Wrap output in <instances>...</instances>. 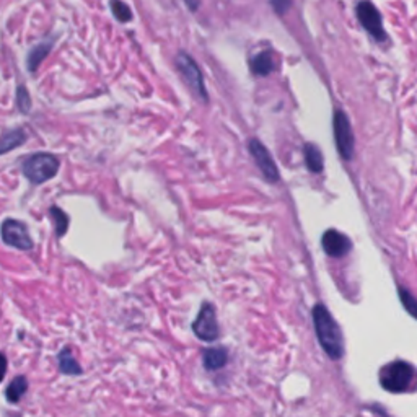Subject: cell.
I'll return each mask as SVG.
<instances>
[{
  "label": "cell",
  "instance_id": "603a6c76",
  "mask_svg": "<svg viewBox=\"0 0 417 417\" xmlns=\"http://www.w3.org/2000/svg\"><path fill=\"white\" fill-rule=\"evenodd\" d=\"M5 371H7V359H5L4 354H0V381L4 380Z\"/></svg>",
  "mask_w": 417,
  "mask_h": 417
},
{
  "label": "cell",
  "instance_id": "5b68a950",
  "mask_svg": "<svg viewBox=\"0 0 417 417\" xmlns=\"http://www.w3.org/2000/svg\"><path fill=\"white\" fill-rule=\"evenodd\" d=\"M177 65L181 75L184 77L186 83L189 85L194 95H198L204 103L207 102V92H205V87H204L203 74H200L198 64L194 62L193 57L188 56L186 53H179L177 57Z\"/></svg>",
  "mask_w": 417,
  "mask_h": 417
},
{
  "label": "cell",
  "instance_id": "ffe728a7",
  "mask_svg": "<svg viewBox=\"0 0 417 417\" xmlns=\"http://www.w3.org/2000/svg\"><path fill=\"white\" fill-rule=\"evenodd\" d=\"M17 104H18V109L22 113H28L29 108H32V98H29L27 88H25L23 85H20V87H18Z\"/></svg>",
  "mask_w": 417,
  "mask_h": 417
},
{
  "label": "cell",
  "instance_id": "8992f818",
  "mask_svg": "<svg viewBox=\"0 0 417 417\" xmlns=\"http://www.w3.org/2000/svg\"><path fill=\"white\" fill-rule=\"evenodd\" d=\"M193 331L200 341L204 343H212L219 338L220 329L217 323V315H215L214 306L210 303H204L200 308L198 318L193 323Z\"/></svg>",
  "mask_w": 417,
  "mask_h": 417
},
{
  "label": "cell",
  "instance_id": "6da1fadb",
  "mask_svg": "<svg viewBox=\"0 0 417 417\" xmlns=\"http://www.w3.org/2000/svg\"><path fill=\"white\" fill-rule=\"evenodd\" d=\"M313 323L321 348L331 359L339 360L344 355L343 333L324 305L318 303L313 308Z\"/></svg>",
  "mask_w": 417,
  "mask_h": 417
},
{
  "label": "cell",
  "instance_id": "30bf717a",
  "mask_svg": "<svg viewBox=\"0 0 417 417\" xmlns=\"http://www.w3.org/2000/svg\"><path fill=\"white\" fill-rule=\"evenodd\" d=\"M321 245H323L324 253L331 256V258H343L353 249V243L346 237L344 233L338 232V230H328L321 238Z\"/></svg>",
  "mask_w": 417,
  "mask_h": 417
},
{
  "label": "cell",
  "instance_id": "2e32d148",
  "mask_svg": "<svg viewBox=\"0 0 417 417\" xmlns=\"http://www.w3.org/2000/svg\"><path fill=\"white\" fill-rule=\"evenodd\" d=\"M51 48H53V43H43L39 44V46L32 49V53L28 54V69L32 70V72L38 70L44 57H46L49 51H51Z\"/></svg>",
  "mask_w": 417,
  "mask_h": 417
},
{
  "label": "cell",
  "instance_id": "277c9868",
  "mask_svg": "<svg viewBox=\"0 0 417 417\" xmlns=\"http://www.w3.org/2000/svg\"><path fill=\"white\" fill-rule=\"evenodd\" d=\"M334 140L338 152L344 160H350L354 155V134L350 128L349 118L344 111H336L333 119Z\"/></svg>",
  "mask_w": 417,
  "mask_h": 417
},
{
  "label": "cell",
  "instance_id": "ac0fdd59",
  "mask_svg": "<svg viewBox=\"0 0 417 417\" xmlns=\"http://www.w3.org/2000/svg\"><path fill=\"white\" fill-rule=\"evenodd\" d=\"M51 217L54 220V227H56V235L57 237H64L69 228V217L65 215L64 210L59 207L51 209Z\"/></svg>",
  "mask_w": 417,
  "mask_h": 417
},
{
  "label": "cell",
  "instance_id": "4fadbf2b",
  "mask_svg": "<svg viewBox=\"0 0 417 417\" xmlns=\"http://www.w3.org/2000/svg\"><path fill=\"white\" fill-rule=\"evenodd\" d=\"M305 162L310 172L321 173L323 172V155L321 150L315 144L305 145Z\"/></svg>",
  "mask_w": 417,
  "mask_h": 417
},
{
  "label": "cell",
  "instance_id": "44dd1931",
  "mask_svg": "<svg viewBox=\"0 0 417 417\" xmlns=\"http://www.w3.org/2000/svg\"><path fill=\"white\" fill-rule=\"evenodd\" d=\"M399 299L403 301V305L408 308L409 315L414 316V308H416V299L411 295L409 290H406L403 287H399Z\"/></svg>",
  "mask_w": 417,
  "mask_h": 417
},
{
  "label": "cell",
  "instance_id": "7c38bea8",
  "mask_svg": "<svg viewBox=\"0 0 417 417\" xmlns=\"http://www.w3.org/2000/svg\"><path fill=\"white\" fill-rule=\"evenodd\" d=\"M25 140H27V134H25L22 129H15L10 130V132L2 134L0 135V155L12 152L13 149L20 147Z\"/></svg>",
  "mask_w": 417,
  "mask_h": 417
},
{
  "label": "cell",
  "instance_id": "9a60e30c",
  "mask_svg": "<svg viewBox=\"0 0 417 417\" xmlns=\"http://www.w3.org/2000/svg\"><path fill=\"white\" fill-rule=\"evenodd\" d=\"M59 369L65 375H80L82 374V367L77 364V360L74 359V355L70 354L69 349H64L59 354Z\"/></svg>",
  "mask_w": 417,
  "mask_h": 417
},
{
  "label": "cell",
  "instance_id": "e0dca14e",
  "mask_svg": "<svg viewBox=\"0 0 417 417\" xmlns=\"http://www.w3.org/2000/svg\"><path fill=\"white\" fill-rule=\"evenodd\" d=\"M274 69L273 56L269 53H259L253 60H251V70L258 75H269Z\"/></svg>",
  "mask_w": 417,
  "mask_h": 417
},
{
  "label": "cell",
  "instance_id": "5bb4252c",
  "mask_svg": "<svg viewBox=\"0 0 417 417\" xmlns=\"http://www.w3.org/2000/svg\"><path fill=\"white\" fill-rule=\"evenodd\" d=\"M28 390V381L25 376H17V378H13L10 381L7 391H5V398L10 403H18L20 399H22V396L27 393Z\"/></svg>",
  "mask_w": 417,
  "mask_h": 417
},
{
  "label": "cell",
  "instance_id": "3957f363",
  "mask_svg": "<svg viewBox=\"0 0 417 417\" xmlns=\"http://www.w3.org/2000/svg\"><path fill=\"white\" fill-rule=\"evenodd\" d=\"M59 172V160L51 153H34L23 163V173L32 183L41 184L53 179Z\"/></svg>",
  "mask_w": 417,
  "mask_h": 417
},
{
  "label": "cell",
  "instance_id": "52a82bcc",
  "mask_svg": "<svg viewBox=\"0 0 417 417\" xmlns=\"http://www.w3.org/2000/svg\"><path fill=\"white\" fill-rule=\"evenodd\" d=\"M357 18L362 27L374 36L376 41H385L386 33L381 23V15L376 7L369 0H362L357 5Z\"/></svg>",
  "mask_w": 417,
  "mask_h": 417
},
{
  "label": "cell",
  "instance_id": "8fae6325",
  "mask_svg": "<svg viewBox=\"0 0 417 417\" xmlns=\"http://www.w3.org/2000/svg\"><path fill=\"white\" fill-rule=\"evenodd\" d=\"M228 359L227 350L222 348H214V349H207L203 355V362H204V369L209 371H215L220 370L222 367H225Z\"/></svg>",
  "mask_w": 417,
  "mask_h": 417
},
{
  "label": "cell",
  "instance_id": "9c48e42d",
  "mask_svg": "<svg viewBox=\"0 0 417 417\" xmlns=\"http://www.w3.org/2000/svg\"><path fill=\"white\" fill-rule=\"evenodd\" d=\"M249 152L253 155L256 165H258V168L261 170V173H263V177L269 181V183H275V181H279V170L275 167L273 157H271V153L268 152V149L264 147L263 144L259 142V140H249Z\"/></svg>",
  "mask_w": 417,
  "mask_h": 417
},
{
  "label": "cell",
  "instance_id": "7a4b0ae2",
  "mask_svg": "<svg viewBox=\"0 0 417 417\" xmlns=\"http://www.w3.org/2000/svg\"><path fill=\"white\" fill-rule=\"evenodd\" d=\"M414 380V367L408 362L396 360L380 370V383L391 393H403Z\"/></svg>",
  "mask_w": 417,
  "mask_h": 417
},
{
  "label": "cell",
  "instance_id": "ba28073f",
  "mask_svg": "<svg viewBox=\"0 0 417 417\" xmlns=\"http://www.w3.org/2000/svg\"><path fill=\"white\" fill-rule=\"evenodd\" d=\"M0 233H2V240L5 243L12 246V248L23 249V251H28L33 248V240L29 237L27 225L20 222V220H13V219L5 220L2 224Z\"/></svg>",
  "mask_w": 417,
  "mask_h": 417
},
{
  "label": "cell",
  "instance_id": "7402d4cb",
  "mask_svg": "<svg viewBox=\"0 0 417 417\" xmlns=\"http://www.w3.org/2000/svg\"><path fill=\"white\" fill-rule=\"evenodd\" d=\"M290 4H292V0H271V5H273V8L279 15L287 12V10L290 8Z\"/></svg>",
  "mask_w": 417,
  "mask_h": 417
},
{
  "label": "cell",
  "instance_id": "d6986e66",
  "mask_svg": "<svg viewBox=\"0 0 417 417\" xmlns=\"http://www.w3.org/2000/svg\"><path fill=\"white\" fill-rule=\"evenodd\" d=\"M111 10L114 17H116L119 22L125 23L132 18V12H130V8L123 2V0H111Z\"/></svg>",
  "mask_w": 417,
  "mask_h": 417
},
{
  "label": "cell",
  "instance_id": "cb8c5ba5",
  "mask_svg": "<svg viewBox=\"0 0 417 417\" xmlns=\"http://www.w3.org/2000/svg\"><path fill=\"white\" fill-rule=\"evenodd\" d=\"M186 4L189 5L191 10H196V8H198V5H199L198 0H186Z\"/></svg>",
  "mask_w": 417,
  "mask_h": 417
}]
</instances>
